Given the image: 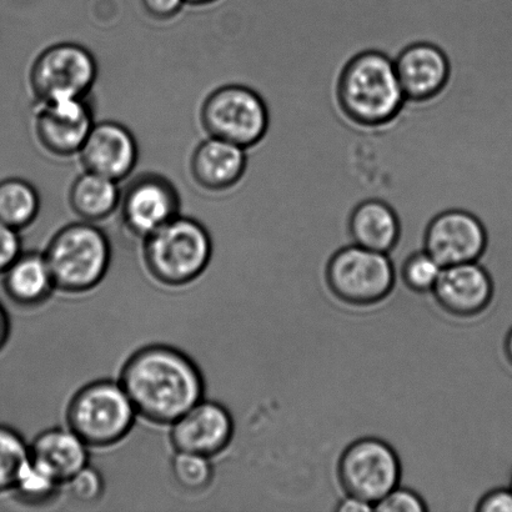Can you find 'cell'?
Masks as SVG:
<instances>
[{
    "label": "cell",
    "instance_id": "29",
    "mask_svg": "<svg viewBox=\"0 0 512 512\" xmlns=\"http://www.w3.org/2000/svg\"><path fill=\"white\" fill-rule=\"evenodd\" d=\"M20 254L22 240L19 237V230L0 222V273H4Z\"/></svg>",
    "mask_w": 512,
    "mask_h": 512
},
{
    "label": "cell",
    "instance_id": "30",
    "mask_svg": "<svg viewBox=\"0 0 512 512\" xmlns=\"http://www.w3.org/2000/svg\"><path fill=\"white\" fill-rule=\"evenodd\" d=\"M475 512H512V491L496 486L480 496Z\"/></svg>",
    "mask_w": 512,
    "mask_h": 512
},
{
    "label": "cell",
    "instance_id": "10",
    "mask_svg": "<svg viewBox=\"0 0 512 512\" xmlns=\"http://www.w3.org/2000/svg\"><path fill=\"white\" fill-rule=\"evenodd\" d=\"M119 210L125 228L145 239L180 215L182 198L172 180L147 172L137 175L122 189Z\"/></svg>",
    "mask_w": 512,
    "mask_h": 512
},
{
    "label": "cell",
    "instance_id": "28",
    "mask_svg": "<svg viewBox=\"0 0 512 512\" xmlns=\"http://www.w3.org/2000/svg\"><path fill=\"white\" fill-rule=\"evenodd\" d=\"M375 512H429L428 505L418 491L399 485L375 504Z\"/></svg>",
    "mask_w": 512,
    "mask_h": 512
},
{
    "label": "cell",
    "instance_id": "12",
    "mask_svg": "<svg viewBox=\"0 0 512 512\" xmlns=\"http://www.w3.org/2000/svg\"><path fill=\"white\" fill-rule=\"evenodd\" d=\"M435 304L454 318H475L493 304V276L479 261L445 266L431 291Z\"/></svg>",
    "mask_w": 512,
    "mask_h": 512
},
{
    "label": "cell",
    "instance_id": "16",
    "mask_svg": "<svg viewBox=\"0 0 512 512\" xmlns=\"http://www.w3.org/2000/svg\"><path fill=\"white\" fill-rule=\"evenodd\" d=\"M247 168V149L213 137L197 145L189 162L193 182L209 193H225L237 189Z\"/></svg>",
    "mask_w": 512,
    "mask_h": 512
},
{
    "label": "cell",
    "instance_id": "3",
    "mask_svg": "<svg viewBox=\"0 0 512 512\" xmlns=\"http://www.w3.org/2000/svg\"><path fill=\"white\" fill-rule=\"evenodd\" d=\"M44 256L55 288L84 293L104 279L112 260V247L97 224L80 220L58 230Z\"/></svg>",
    "mask_w": 512,
    "mask_h": 512
},
{
    "label": "cell",
    "instance_id": "27",
    "mask_svg": "<svg viewBox=\"0 0 512 512\" xmlns=\"http://www.w3.org/2000/svg\"><path fill=\"white\" fill-rule=\"evenodd\" d=\"M70 494L83 504H93L102 498L104 480L102 474L92 466H85L67 481Z\"/></svg>",
    "mask_w": 512,
    "mask_h": 512
},
{
    "label": "cell",
    "instance_id": "5",
    "mask_svg": "<svg viewBox=\"0 0 512 512\" xmlns=\"http://www.w3.org/2000/svg\"><path fill=\"white\" fill-rule=\"evenodd\" d=\"M132 400L120 381L99 380L74 395L67 411L68 426L84 443L104 448L119 443L137 418Z\"/></svg>",
    "mask_w": 512,
    "mask_h": 512
},
{
    "label": "cell",
    "instance_id": "9",
    "mask_svg": "<svg viewBox=\"0 0 512 512\" xmlns=\"http://www.w3.org/2000/svg\"><path fill=\"white\" fill-rule=\"evenodd\" d=\"M98 73L97 59L84 45L57 43L34 59L29 70V87L35 103L88 98Z\"/></svg>",
    "mask_w": 512,
    "mask_h": 512
},
{
    "label": "cell",
    "instance_id": "4",
    "mask_svg": "<svg viewBox=\"0 0 512 512\" xmlns=\"http://www.w3.org/2000/svg\"><path fill=\"white\" fill-rule=\"evenodd\" d=\"M143 240L145 264L165 285L192 283L208 268L213 255L208 229L182 214Z\"/></svg>",
    "mask_w": 512,
    "mask_h": 512
},
{
    "label": "cell",
    "instance_id": "34",
    "mask_svg": "<svg viewBox=\"0 0 512 512\" xmlns=\"http://www.w3.org/2000/svg\"><path fill=\"white\" fill-rule=\"evenodd\" d=\"M503 348L506 359H508L509 363L512 365V326L505 336Z\"/></svg>",
    "mask_w": 512,
    "mask_h": 512
},
{
    "label": "cell",
    "instance_id": "20",
    "mask_svg": "<svg viewBox=\"0 0 512 512\" xmlns=\"http://www.w3.org/2000/svg\"><path fill=\"white\" fill-rule=\"evenodd\" d=\"M5 293L15 304L37 306L47 301L55 288L44 253H22L4 271Z\"/></svg>",
    "mask_w": 512,
    "mask_h": 512
},
{
    "label": "cell",
    "instance_id": "33",
    "mask_svg": "<svg viewBox=\"0 0 512 512\" xmlns=\"http://www.w3.org/2000/svg\"><path fill=\"white\" fill-rule=\"evenodd\" d=\"M9 338V319L7 311L0 305V350L3 349Z\"/></svg>",
    "mask_w": 512,
    "mask_h": 512
},
{
    "label": "cell",
    "instance_id": "19",
    "mask_svg": "<svg viewBox=\"0 0 512 512\" xmlns=\"http://www.w3.org/2000/svg\"><path fill=\"white\" fill-rule=\"evenodd\" d=\"M351 243L373 252L390 254L398 244L400 224L388 204L366 200L355 208L349 222Z\"/></svg>",
    "mask_w": 512,
    "mask_h": 512
},
{
    "label": "cell",
    "instance_id": "35",
    "mask_svg": "<svg viewBox=\"0 0 512 512\" xmlns=\"http://www.w3.org/2000/svg\"><path fill=\"white\" fill-rule=\"evenodd\" d=\"M218 0H185V4L194 5V7H204V5L213 4Z\"/></svg>",
    "mask_w": 512,
    "mask_h": 512
},
{
    "label": "cell",
    "instance_id": "26",
    "mask_svg": "<svg viewBox=\"0 0 512 512\" xmlns=\"http://www.w3.org/2000/svg\"><path fill=\"white\" fill-rule=\"evenodd\" d=\"M208 456L177 451L172 461L173 475L183 489L199 493L213 480V466Z\"/></svg>",
    "mask_w": 512,
    "mask_h": 512
},
{
    "label": "cell",
    "instance_id": "22",
    "mask_svg": "<svg viewBox=\"0 0 512 512\" xmlns=\"http://www.w3.org/2000/svg\"><path fill=\"white\" fill-rule=\"evenodd\" d=\"M38 189L22 178L0 180V222L23 230L35 222L40 212Z\"/></svg>",
    "mask_w": 512,
    "mask_h": 512
},
{
    "label": "cell",
    "instance_id": "32",
    "mask_svg": "<svg viewBox=\"0 0 512 512\" xmlns=\"http://www.w3.org/2000/svg\"><path fill=\"white\" fill-rule=\"evenodd\" d=\"M334 512H375L374 505L353 495H343Z\"/></svg>",
    "mask_w": 512,
    "mask_h": 512
},
{
    "label": "cell",
    "instance_id": "18",
    "mask_svg": "<svg viewBox=\"0 0 512 512\" xmlns=\"http://www.w3.org/2000/svg\"><path fill=\"white\" fill-rule=\"evenodd\" d=\"M29 450L30 458L47 468L62 484H67L89 461L88 445L70 428L43 431Z\"/></svg>",
    "mask_w": 512,
    "mask_h": 512
},
{
    "label": "cell",
    "instance_id": "24",
    "mask_svg": "<svg viewBox=\"0 0 512 512\" xmlns=\"http://www.w3.org/2000/svg\"><path fill=\"white\" fill-rule=\"evenodd\" d=\"M443 270L438 261L425 250L410 254L396 268V280H399L410 293L430 294Z\"/></svg>",
    "mask_w": 512,
    "mask_h": 512
},
{
    "label": "cell",
    "instance_id": "31",
    "mask_svg": "<svg viewBox=\"0 0 512 512\" xmlns=\"http://www.w3.org/2000/svg\"><path fill=\"white\" fill-rule=\"evenodd\" d=\"M145 12L155 20H170L182 12L185 0H140Z\"/></svg>",
    "mask_w": 512,
    "mask_h": 512
},
{
    "label": "cell",
    "instance_id": "1",
    "mask_svg": "<svg viewBox=\"0 0 512 512\" xmlns=\"http://www.w3.org/2000/svg\"><path fill=\"white\" fill-rule=\"evenodd\" d=\"M120 384L142 418L172 425L203 399L204 379L198 365L183 351L149 345L130 356Z\"/></svg>",
    "mask_w": 512,
    "mask_h": 512
},
{
    "label": "cell",
    "instance_id": "2",
    "mask_svg": "<svg viewBox=\"0 0 512 512\" xmlns=\"http://www.w3.org/2000/svg\"><path fill=\"white\" fill-rule=\"evenodd\" d=\"M339 97L348 117L365 125L389 122L406 100L395 62L378 52L356 55L346 65Z\"/></svg>",
    "mask_w": 512,
    "mask_h": 512
},
{
    "label": "cell",
    "instance_id": "17",
    "mask_svg": "<svg viewBox=\"0 0 512 512\" xmlns=\"http://www.w3.org/2000/svg\"><path fill=\"white\" fill-rule=\"evenodd\" d=\"M406 99L433 97L444 88L449 64L439 48L426 43L410 45L395 62Z\"/></svg>",
    "mask_w": 512,
    "mask_h": 512
},
{
    "label": "cell",
    "instance_id": "21",
    "mask_svg": "<svg viewBox=\"0 0 512 512\" xmlns=\"http://www.w3.org/2000/svg\"><path fill=\"white\" fill-rule=\"evenodd\" d=\"M119 184L112 179L84 170L70 185L69 207L84 222H103L119 210L122 198Z\"/></svg>",
    "mask_w": 512,
    "mask_h": 512
},
{
    "label": "cell",
    "instance_id": "14",
    "mask_svg": "<svg viewBox=\"0 0 512 512\" xmlns=\"http://www.w3.org/2000/svg\"><path fill=\"white\" fill-rule=\"evenodd\" d=\"M78 157L83 170L120 183L137 167L138 142L124 124L104 120L94 123Z\"/></svg>",
    "mask_w": 512,
    "mask_h": 512
},
{
    "label": "cell",
    "instance_id": "15",
    "mask_svg": "<svg viewBox=\"0 0 512 512\" xmlns=\"http://www.w3.org/2000/svg\"><path fill=\"white\" fill-rule=\"evenodd\" d=\"M233 435L234 421L228 409L203 399L174 421L170 431L175 450L208 458L227 449Z\"/></svg>",
    "mask_w": 512,
    "mask_h": 512
},
{
    "label": "cell",
    "instance_id": "11",
    "mask_svg": "<svg viewBox=\"0 0 512 512\" xmlns=\"http://www.w3.org/2000/svg\"><path fill=\"white\" fill-rule=\"evenodd\" d=\"M94 123V112L88 98L35 103V138L40 148L54 158L78 155Z\"/></svg>",
    "mask_w": 512,
    "mask_h": 512
},
{
    "label": "cell",
    "instance_id": "25",
    "mask_svg": "<svg viewBox=\"0 0 512 512\" xmlns=\"http://www.w3.org/2000/svg\"><path fill=\"white\" fill-rule=\"evenodd\" d=\"M29 456V446L22 435L0 425V493L13 490L19 471Z\"/></svg>",
    "mask_w": 512,
    "mask_h": 512
},
{
    "label": "cell",
    "instance_id": "13",
    "mask_svg": "<svg viewBox=\"0 0 512 512\" xmlns=\"http://www.w3.org/2000/svg\"><path fill=\"white\" fill-rule=\"evenodd\" d=\"M484 225L464 210H448L426 229L424 250L445 266L479 261L486 249Z\"/></svg>",
    "mask_w": 512,
    "mask_h": 512
},
{
    "label": "cell",
    "instance_id": "7",
    "mask_svg": "<svg viewBox=\"0 0 512 512\" xmlns=\"http://www.w3.org/2000/svg\"><path fill=\"white\" fill-rule=\"evenodd\" d=\"M200 124L208 137L250 149L268 129L264 99L248 85L232 82L214 89L200 107Z\"/></svg>",
    "mask_w": 512,
    "mask_h": 512
},
{
    "label": "cell",
    "instance_id": "36",
    "mask_svg": "<svg viewBox=\"0 0 512 512\" xmlns=\"http://www.w3.org/2000/svg\"><path fill=\"white\" fill-rule=\"evenodd\" d=\"M509 488H510V489H511V491H512V471H511L510 479H509Z\"/></svg>",
    "mask_w": 512,
    "mask_h": 512
},
{
    "label": "cell",
    "instance_id": "23",
    "mask_svg": "<svg viewBox=\"0 0 512 512\" xmlns=\"http://www.w3.org/2000/svg\"><path fill=\"white\" fill-rule=\"evenodd\" d=\"M63 484L38 461L30 458L20 469L13 490L28 504H44L58 495Z\"/></svg>",
    "mask_w": 512,
    "mask_h": 512
},
{
    "label": "cell",
    "instance_id": "6",
    "mask_svg": "<svg viewBox=\"0 0 512 512\" xmlns=\"http://www.w3.org/2000/svg\"><path fill=\"white\" fill-rule=\"evenodd\" d=\"M325 284L330 295L350 306H370L385 300L394 290L396 270L389 254L350 244L328 261Z\"/></svg>",
    "mask_w": 512,
    "mask_h": 512
},
{
    "label": "cell",
    "instance_id": "8",
    "mask_svg": "<svg viewBox=\"0 0 512 512\" xmlns=\"http://www.w3.org/2000/svg\"><path fill=\"white\" fill-rule=\"evenodd\" d=\"M336 480L343 495L375 504L403 480V465L388 441L363 436L345 446L336 461Z\"/></svg>",
    "mask_w": 512,
    "mask_h": 512
}]
</instances>
